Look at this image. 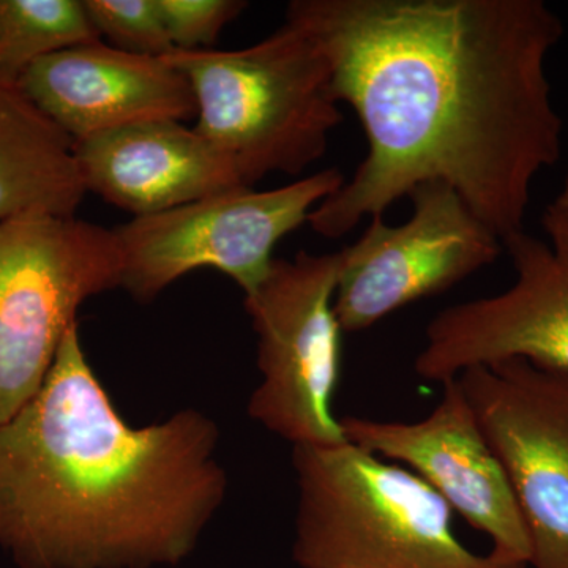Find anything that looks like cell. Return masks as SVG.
I'll list each match as a JSON object with an SVG mask.
<instances>
[{"label": "cell", "instance_id": "6da1fadb", "mask_svg": "<svg viewBox=\"0 0 568 568\" xmlns=\"http://www.w3.org/2000/svg\"><path fill=\"white\" fill-rule=\"evenodd\" d=\"M286 21L317 41L368 142L310 213L316 234L343 237L425 182L500 242L525 231L534 181L562 153L547 59L564 24L544 0H294Z\"/></svg>", "mask_w": 568, "mask_h": 568}, {"label": "cell", "instance_id": "7a4b0ae2", "mask_svg": "<svg viewBox=\"0 0 568 568\" xmlns=\"http://www.w3.org/2000/svg\"><path fill=\"white\" fill-rule=\"evenodd\" d=\"M219 444L192 407L123 420L73 324L43 386L0 425V549L18 568L179 566L226 499Z\"/></svg>", "mask_w": 568, "mask_h": 568}, {"label": "cell", "instance_id": "3957f363", "mask_svg": "<svg viewBox=\"0 0 568 568\" xmlns=\"http://www.w3.org/2000/svg\"><path fill=\"white\" fill-rule=\"evenodd\" d=\"M293 466L301 568H529L467 548L450 507L420 477L349 440L294 447Z\"/></svg>", "mask_w": 568, "mask_h": 568}, {"label": "cell", "instance_id": "277c9868", "mask_svg": "<svg viewBox=\"0 0 568 568\" xmlns=\"http://www.w3.org/2000/svg\"><path fill=\"white\" fill-rule=\"evenodd\" d=\"M163 59L192 84L194 129L248 189L271 174L305 173L343 122L327 58L294 22L244 50L173 51Z\"/></svg>", "mask_w": 568, "mask_h": 568}, {"label": "cell", "instance_id": "5b68a950", "mask_svg": "<svg viewBox=\"0 0 568 568\" xmlns=\"http://www.w3.org/2000/svg\"><path fill=\"white\" fill-rule=\"evenodd\" d=\"M121 283L114 230L40 213L0 223V425L43 386L82 304Z\"/></svg>", "mask_w": 568, "mask_h": 568}, {"label": "cell", "instance_id": "8992f818", "mask_svg": "<svg viewBox=\"0 0 568 568\" xmlns=\"http://www.w3.org/2000/svg\"><path fill=\"white\" fill-rule=\"evenodd\" d=\"M338 271V253L275 257L263 282L245 295L261 373L246 410L293 447L347 440L332 406L345 334L334 310Z\"/></svg>", "mask_w": 568, "mask_h": 568}, {"label": "cell", "instance_id": "52a82bcc", "mask_svg": "<svg viewBox=\"0 0 568 568\" xmlns=\"http://www.w3.org/2000/svg\"><path fill=\"white\" fill-rule=\"evenodd\" d=\"M345 182L342 171L327 168L282 189L231 190L133 219L114 230L121 287L138 302H152L182 276L209 267L253 293L271 271L276 244Z\"/></svg>", "mask_w": 568, "mask_h": 568}, {"label": "cell", "instance_id": "ba28073f", "mask_svg": "<svg viewBox=\"0 0 568 568\" xmlns=\"http://www.w3.org/2000/svg\"><path fill=\"white\" fill-rule=\"evenodd\" d=\"M541 226L548 244L526 231L504 239L517 275L507 291L447 306L429 321L414 362L418 377L444 384L511 358L568 373V219L548 205Z\"/></svg>", "mask_w": 568, "mask_h": 568}, {"label": "cell", "instance_id": "9c48e42d", "mask_svg": "<svg viewBox=\"0 0 568 568\" xmlns=\"http://www.w3.org/2000/svg\"><path fill=\"white\" fill-rule=\"evenodd\" d=\"M413 215L388 226L369 219L339 254L334 310L343 332H362L405 306L444 293L495 263L503 242L443 182L409 193Z\"/></svg>", "mask_w": 568, "mask_h": 568}, {"label": "cell", "instance_id": "30bf717a", "mask_svg": "<svg viewBox=\"0 0 568 568\" xmlns=\"http://www.w3.org/2000/svg\"><path fill=\"white\" fill-rule=\"evenodd\" d=\"M457 379L517 497L529 567L568 568V373L511 358Z\"/></svg>", "mask_w": 568, "mask_h": 568}, {"label": "cell", "instance_id": "8fae6325", "mask_svg": "<svg viewBox=\"0 0 568 568\" xmlns=\"http://www.w3.org/2000/svg\"><path fill=\"white\" fill-rule=\"evenodd\" d=\"M342 426L354 446L420 477L489 537L493 551L529 567V534L517 497L457 377L443 384L439 403L420 420L353 416L343 417Z\"/></svg>", "mask_w": 568, "mask_h": 568}, {"label": "cell", "instance_id": "7c38bea8", "mask_svg": "<svg viewBox=\"0 0 568 568\" xmlns=\"http://www.w3.org/2000/svg\"><path fill=\"white\" fill-rule=\"evenodd\" d=\"M20 89L73 142L134 123L196 118L192 84L163 58L102 40L33 63Z\"/></svg>", "mask_w": 568, "mask_h": 568}, {"label": "cell", "instance_id": "4fadbf2b", "mask_svg": "<svg viewBox=\"0 0 568 568\" xmlns=\"http://www.w3.org/2000/svg\"><path fill=\"white\" fill-rule=\"evenodd\" d=\"M85 192L132 213L156 215L231 190L248 189L233 162L183 122L134 123L74 142Z\"/></svg>", "mask_w": 568, "mask_h": 568}, {"label": "cell", "instance_id": "5bb4252c", "mask_svg": "<svg viewBox=\"0 0 568 568\" xmlns=\"http://www.w3.org/2000/svg\"><path fill=\"white\" fill-rule=\"evenodd\" d=\"M85 193L73 140L20 88L0 85V223L74 216Z\"/></svg>", "mask_w": 568, "mask_h": 568}, {"label": "cell", "instance_id": "9a60e30c", "mask_svg": "<svg viewBox=\"0 0 568 568\" xmlns=\"http://www.w3.org/2000/svg\"><path fill=\"white\" fill-rule=\"evenodd\" d=\"M97 40L82 0H0V85L20 88L33 63Z\"/></svg>", "mask_w": 568, "mask_h": 568}, {"label": "cell", "instance_id": "2e32d148", "mask_svg": "<svg viewBox=\"0 0 568 568\" xmlns=\"http://www.w3.org/2000/svg\"><path fill=\"white\" fill-rule=\"evenodd\" d=\"M99 37L132 54L164 58L174 51L156 0H82Z\"/></svg>", "mask_w": 568, "mask_h": 568}, {"label": "cell", "instance_id": "e0dca14e", "mask_svg": "<svg viewBox=\"0 0 568 568\" xmlns=\"http://www.w3.org/2000/svg\"><path fill=\"white\" fill-rule=\"evenodd\" d=\"M248 6L241 0H156L174 51H207L224 26Z\"/></svg>", "mask_w": 568, "mask_h": 568}, {"label": "cell", "instance_id": "ac0fdd59", "mask_svg": "<svg viewBox=\"0 0 568 568\" xmlns=\"http://www.w3.org/2000/svg\"><path fill=\"white\" fill-rule=\"evenodd\" d=\"M551 205L552 207L558 209V211L562 213V215H566L568 219V171L566 181H564L562 190H560L558 197H556L555 203Z\"/></svg>", "mask_w": 568, "mask_h": 568}]
</instances>
